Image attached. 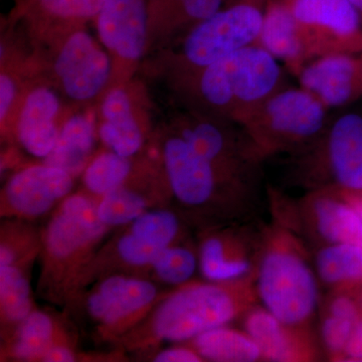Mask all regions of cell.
I'll list each match as a JSON object with an SVG mask.
<instances>
[{"instance_id":"6da1fadb","label":"cell","mask_w":362,"mask_h":362,"mask_svg":"<svg viewBox=\"0 0 362 362\" xmlns=\"http://www.w3.org/2000/svg\"><path fill=\"white\" fill-rule=\"evenodd\" d=\"M160 161L171 207L199 230L251 221L259 201V181L230 173L192 148L169 126L154 134L151 146Z\"/></svg>"},{"instance_id":"7a4b0ae2","label":"cell","mask_w":362,"mask_h":362,"mask_svg":"<svg viewBox=\"0 0 362 362\" xmlns=\"http://www.w3.org/2000/svg\"><path fill=\"white\" fill-rule=\"evenodd\" d=\"M255 278L194 280L171 289L117 345L126 351H146L165 341L188 342L207 330L242 320L259 304Z\"/></svg>"},{"instance_id":"3957f363","label":"cell","mask_w":362,"mask_h":362,"mask_svg":"<svg viewBox=\"0 0 362 362\" xmlns=\"http://www.w3.org/2000/svg\"><path fill=\"white\" fill-rule=\"evenodd\" d=\"M283 78L278 59L255 44L170 83L182 109L242 123L284 87Z\"/></svg>"},{"instance_id":"277c9868","label":"cell","mask_w":362,"mask_h":362,"mask_svg":"<svg viewBox=\"0 0 362 362\" xmlns=\"http://www.w3.org/2000/svg\"><path fill=\"white\" fill-rule=\"evenodd\" d=\"M111 230L98 216L97 199L83 189L69 195L42 228L39 296L66 309Z\"/></svg>"},{"instance_id":"5b68a950","label":"cell","mask_w":362,"mask_h":362,"mask_svg":"<svg viewBox=\"0 0 362 362\" xmlns=\"http://www.w3.org/2000/svg\"><path fill=\"white\" fill-rule=\"evenodd\" d=\"M319 282L303 239L276 220L263 226L255 278L259 304L287 325L311 328L320 305Z\"/></svg>"},{"instance_id":"8992f818","label":"cell","mask_w":362,"mask_h":362,"mask_svg":"<svg viewBox=\"0 0 362 362\" xmlns=\"http://www.w3.org/2000/svg\"><path fill=\"white\" fill-rule=\"evenodd\" d=\"M266 4L263 0H226L220 11L161 51L162 71L175 80L256 44Z\"/></svg>"},{"instance_id":"52a82bcc","label":"cell","mask_w":362,"mask_h":362,"mask_svg":"<svg viewBox=\"0 0 362 362\" xmlns=\"http://www.w3.org/2000/svg\"><path fill=\"white\" fill-rule=\"evenodd\" d=\"M33 54L42 77L71 103L93 104L110 89L113 62L86 25L52 35L33 49Z\"/></svg>"},{"instance_id":"ba28073f","label":"cell","mask_w":362,"mask_h":362,"mask_svg":"<svg viewBox=\"0 0 362 362\" xmlns=\"http://www.w3.org/2000/svg\"><path fill=\"white\" fill-rule=\"evenodd\" d=\"M290 157L295 180L309 192L362 194V109L332 117L315 141Z\"/></svg>"},{"instance_id":"9c48e42d","label":"cell","mask_w":362,"mask_h":362,"mask_svg":"<svg viewBox=\"0 0 362 362\" xmlns=\"http://www.w3.org/2000/svg\"><path fill=\"white\" fill-rule=\"evenodd\" d=\"M189 228L173 207L152 209L119 228L98 250L83 277L78 294L108 276H144L161 252L188 238Z\"/></svg>"},{"instance_id":"30bf717a","label":"cell","mask_w":362,"mask_h":362,"mask_svg":"<svg viewBox=\"0 0 362 362\" xmlns=\"http://www.w3.org/2000/svg\"><path fill=\"white\" fill-rule=\"evenodd\" d=\"M159 286L143 276L117 274L88 286L66 309L85 318L100 341L117 344L168 294Z\"/></svg>"},{"instance_id":"8fae6325","label":"cell","mask_w":362,"mask_h":362,"mask_svg":"<svg viewBox=\"0 0 362 362\" xmlns=\"http://www.w3.org/2000/svg\"><path fill=\"white\" fill-rule=\"evenodd\" d=\"M329 109L303 88L283 87L242 124L268 159L296 153L315 141L329 122Z\"/></svg>"},{"instance_id":"7c38bea8","label":"cell","mask_w":362,"mask_h":362,"mask_svg":"<svg viewBox=\"0 0 362 362\" xmlns=\"http://www.w3.org/2000/svg\"><path fill=\"white\" fill-rule=\"evenodd\" d=\"M168 126L199 153L230 173L261 180L265 158L242 123L182 109Z\"/></svg>"},{"instance_id":"4fadbf2b","label":"cell","mask_w":362,"mask_h":362,"mask_svg":"<svg viewBox=\"0 0 362 362\" xmlns=\"http://www.w3.org/2000/svg\"><path fill=\"white\" fill-rule=\"evenodd\" d=\"M274 220L318 247L362 245V218L339 192L315 190L297 202L272 195Z\"/></svg>"},{"instance_id":"5bb4252c","label":"cell","mask_w":362,"mask_h":362,"mask_svg":"<svg viewBox=\"0 0 362 362\" xmlns=\"http://www.w3.org/2000/svg\"><path fill=\"white\" fill-rule=\"evenodd\" d=\"M288 1L303 45L304 64L326 54H362V18L349 0Z\"/></svg>"},{"instance_id":"9a60e30c","label":"cell","mask_w":362,"mask_h":362,"mask_svg":"<svg viewBox=\"0 0 362 362\" xmlns=\"http://www.w3.org/2000/svg\"><path fill=\"white\" fill-rule=\"evenodd\" d=\"M94 21L113 62L111 87L129 82L148 49V0H105Z\"/></svg>"},{"instance_id":"2e32d148","label":"cell","mask_w":362,"mask_h":362,"mask_svg":"<svg viewBox=\"0 0 362 362\" xmlns=\"http://www.w3.org/2000/svg\"><path fill=\"white\" fill-rule=\"evenodd\" d=\"M97 130L106 149L127 157L144 153L153 140L145 90L129 81L111 87L99 101Z\"/></svg>"},{"instance_id":"e0dca14e","label":"cell","mask_w":362,"mask_h":362,"mask_svg":"<svg viewBox=\"0 0 362 362\" xmlns=\"http://www.w3.org/2000/svg\"><path fill=\"white\" fill-rule=\"evenodd\" d=\"M251 221L211 226L197 232L199 272L207 281L255 277L261 254L263 228Z\"/></svg>"},{"instance_id":"ac0fdd59","label":"cell","mask_w":362,"mask_h":362,"mask_svg":"<svg viewBox=\"0 0 362 362\" xmlns=\"http://www.w3.org/2000/svg\"><path fill=\"white\" fill-rule=\"evenodd\" d=\"M75 180L63 169L42 162L18 169L0 192L1 218L33 221L52 214L73 194Z\"/></svg>"},{"instance_id":"d6986e66","label":"cell","mask_w":362,"mask_h":362,"mask_svg":"<svg viewBox=\"0 0 362 362\" xmlns=\"http://www.w3.org/2000/svg\"><path fill=\"white\" fill-rule=\"evenodd\" d=\"M160 207H171V195L160 161L154 153L141 154L127 180L97 199L98 216L111 230Z\"/></svg>"},{"instance_id":"ffe728a7","label":"cell","mask_w":362,"mask_h":362,"mask_svg":"<svg viewBox=\"0 0 362 362\" xmlns=\"http://www.w3.org/2000/svg\"><path fill=\"white\" fill-rule=\"evenodd\" d=\"M61 96L42 76L37 78L21 100L6 140L33 158L44 160L54 148L68 115Z\"/></svg>"},{"instance_id":"44dd1931","label":"cell","mask_w":362,"mask_h":362,"mask_svg":"<svg viewBox=\"0 0 362 362\" xmlns=\"http://www.w3.org/2000/svg\"><path fill=\"white\" fill-rule=\"evenodd\" d=\"M300 87L328 109L341 108L362 97V54H330L311 59L297 71Z\"/></svg>"},{"instance_id":"7402d4cb","label":"cell","mask_w":362,"mask_h":362,"mask_svg":"<svg viewBox=\"0 0 362 362\" xmlns=\"http://www.w3.org/2000/svg\"><path fill=\"white\" fill-rule=\"evenodd\" d=\"M243 329L258 344L264 361L310 362L320 358L311 328L293 327L261 304L243 317Z\"/></svg>"},{"instance_id":"603a6c76","label":"cell","mask_w":362,"mask_h":362,"mask_svg":"<svg viewBox=\"0 0 362 362\" xmlns=\"http://www.w3.org/2000/svg\"><path fill=\"white\" fill-rule=\"evenodd\" d=\"M105 0H14L9 21L23 26L35 47L62 30L95 21Z\"/></svg>"},{"instance_id":"cb8c5ba5","label":"cell","mask_w":362,"mask_h":362,"mask_svg":"<svg viewBox=\"0 0 362 362\" xmlns=\"http://www.w3.org/2000/svg\"><path fill=\"white\" fill-rule=\"evenodd\" d=\"M226 0H148L147 54L163 51L225 6Z\"/></svg>"},{"instance_id":"d4e9b609","label":"cell","mask_w":362,"mask_h":362,"mask_svg":"<svg viewBox=\"0 0 362 362\" xmlns=\"http://www.w3.org/2000/svg\"><path fill=\"white\" fill-rule=\"evenodd\" d=\"M74 339L61 319L35 309L1 341V361L42 362L54 345Z\"/></svg>"},{"instance_id":"484cf974","label":"cell","mask_w":362,"mask_h":362,"mask_svg":"<svg viewBox=\"0 0 362 362\" xmlns=\"http://www.w3.org/2000/svg\"><path fill=\"white\" fill-rule=\"evenodd\" d=\"M97 117L94 111H77L68 113L58 139L42 162L47 165L63 169L74 177L82 175L85 168L97 152Z\"/></svg>"},{"instance_id":"4316f807","label":"cell","mask_w":362,"mask_h":362,"mask_svg":"<svg viewBox=\"0 0 362 362\" xmlns=\"http://www.w3.org/2000/svg\"><path fill=\"white\" fill-rule=\"evenodd\" d=\"M256 44L278 61L284 62L296 73L303 66V45L288 0L267 2L263 25Z\"/></svg>"},{"instance_id":"83f0119b","label":"cell","mask_w":362,"mask_h":362,"mask_svg":"<svg viewBox=\"0 0 362 362\" xmlns=\"http://www.w3.org/2000/svg\"><path fill=\"white\" fill-rule=\"evenodd\" d=\"M317 277L333 290L362 285V245L331 244L319 247L314 256Z\"/></svg>"},{"instance_id":"f1b7e54d","label":"cell","mask_w":362,"mask_h":362,"mask_svg":"<svg viewBox=\"0 0 362 362\" xmlns=\"http://www.w3.org/2000/svg\"><path fill=\"white\" fill-rule=\"evenodd\" d=\"M185 343L190 345L204 361H264L258 344L246 331L230 327V325L207 330Z\"/></svg>"},{"instance_id":"f546056e","label":"cell","mask_w":362,"mask_h":362,"mask_svg":"<svg viewBox=\"0 0 362 362\" xmlns=\"http://www.w3.org/2000/svg\"><path fill=\"white\" fill-rule=\"evenodd\" d=\"M30 272L20 267H0V334L2 340L37 309Z\"/></svg>"},{"instance_id":"4dcf8cb0","label":"cell","mask_w":362,"mask_h":362,"mask_svg":"<svg viewBox=\"0 0 362 362\" xmlns=\"http://www.w3.org/2000/svg\"><path fill=\"white\" fill-rule=\"evenodd\" d=\"M0 226V267H20L32 270L42 252V230L33 221L1 218Z\"/></svg>"},{"instance_id":"1f68e13d","label":"cell","mask_w":362,"mask_h":362,"mask_svg":"<svg viewBox=\"0 0 362 362\" xmlns=\"http://www.w3.org/2000/svg\"><path fill=\"white\" fill-rule=\"evenodd\" d=\"M199 271V251L197 242L189 237L166 247L150 265L143 277L161 286L175 288L192 282Z\"/></svg>"},{"instance_id":"d6a6232c","label":"cell","mask_w":362,"mask_h":362,"mask_svg":"<svg viewBox=\"0 0 362 362\" xmlns=\"http://www.w3.org/2000/svg\"><path fill=\"white\" fill-rule=\"evenodd\" d=\"M140 156H120L109 149L97 152L82 173L83 190L99 199L132 175Z\"/></svg>"},{"instance_id":"836d02e7","label":"cell","mask_w":362,"mask_h":362,"mask_svg":"<svg viewBox=\"0 0 362 362\" xmlns=\"http://www.w3.org/2000/svg\"><path fill=\"white\" fill-rule=\"evenodd\" d=\"M356 322L324 313L320 323V339L330 361H343L345 347Z\"/></svg>"},{"instance_id":"e575fe53","label":"cell","mask_w":362,"mask_h":362,"mask_svg":"<svg viewBox=\"0 0 362 362\" xmlns=\"http://www.w3.org/2000/svg\"><path fill=\"white\" fill-rule=\"evenodd\" d=\"M156 362H202L204 358L190 345L178 343L175 346L164 349L151 356Z\"/></svg>"},{"instance_id":"d590c367","label":"cell","mask_w":362,"mask_h":362,"mask_svg":"<svg viewBox=\"0 0 362 362\" xmlns=\"http://www.w3.org/2000/svg\"><path fill=\"white\" fill-rule=\"evenodd\" d=\"M78 352L75 340L59 342L54 345L42 357V362H74L78 361Z\"/></svg>"},{"instance_id":"8d00e7d4","label":"cell","mask_w":362,"mask_h":362,"mask_svg":"<svg viewBox=\"0 0 362 362\" xmlns=\"http://www.w3.org/2000/svg\"><path fill=\"white\" fill-rule=\"evenodd\" d=\"M343 361L362 362V316L354 325L350 335Z\"/></svg>"},{"instance_id":"74e56055","label":"cell","mask_w":362,"mask_h":362,"mask_svg":"<svg viewBox=\"0 0 362 362\" xmlns=\"http://www.w3.org/2000/svg\"><path fill=\"white\" fill-rule=\"evenodd\" d=\"M339 194L356 209L357 213L361 214L362 218V194H349V192H339Z\"/></svg>"},{"instance_id":"f35d334b","label":"cell","mask_w":362,"mask_h":362,"mask_svg":"<svg viewBox=\"0 0 362 362\" xmlns=\"http://www.w3.org/2000/svg\"><path fill=\"white\" fill-rule=\"evenodd\" d=\"M349 1L354 4V6L356 7L357 11L361 13L362 18V0H349Z\"/></svg>"},{"instance_id":"ab89813d","label":"cell","mask_w":362,"mask_h":362,"mask_svg":"<svg viewBox=\"0 0 362 362\" xmlns=\"http://www.w3.org/2000/svg\"><path fill=\"white\" fill-rule=\"evenodd\" d=\"M358 295H359V298H361V303H362V285L361 286V287L358 288Z\"/></svg>"},{"instance_id":"60d3db41","label":"cell","mask_w":362,"mask_h":362,"mask_svg":"<svg viewBox=\"0 0 362 362\" xmlns=\"http://www.w3.org/2000/svg\"><path fill=\"white\" fill-rule=\"evenodd\" d=\"M263 1L266 2V4H267V2L271 1V0H263Z\"/></svg>"}]
</instances>
